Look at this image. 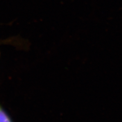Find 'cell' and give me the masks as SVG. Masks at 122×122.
Segmentation results:
<instances>
[{
	"label": "cell",
	"instance_id": "cell-1",
	"mask_svg": "<svg viewBox=\"0 0 122 122\" xmlns=\"http://www.w3.org/2000/svg\"><path fill=\"white\" fill-rule=\"evenodd\" d=\"M0 122H13L8 114L0 105Z\"/></svg>",
	"mask_w": 122,
	"mask_h": 122
}]
</instances>
